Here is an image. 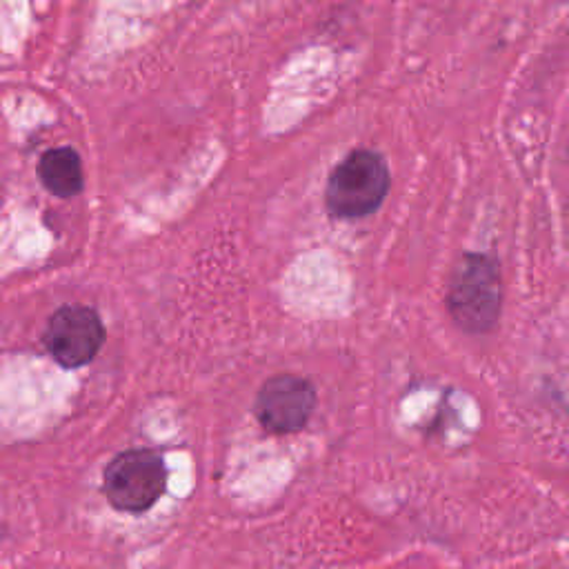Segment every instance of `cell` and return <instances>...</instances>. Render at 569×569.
<instances>
[{
  "label": "cell",
  "instance_id": "cell-5",
  "mask_svg": "<svg viewBox=\"0 0 569 569\" xmlns=\"http://www.w3.org/2000/svg\"><path fill=\"white\" fill-rule=\"evenodd\" d=\"M316 407L313 385L293 373H278L262 382L256 396V418L269 433H296L300 431Z\"/></svg>",
  "mask_w": 569,
  "mask_h": 569
},
{
  "label": "cell",
  "instance_id": "cell-2",
  "mask_svg": "<svg viewBox=\"0 0 569 569\" xmlns=\"http://www.w3.org/2000/svg\"><path fill=\"white\" fill-rule=\"evenodd\" d=\"M387 160L373 149L349 151L329 173L325 207L333 218H367L385 202L389 191Z\"/></svg>",
  "mask_w": 569,
  "mask_h": 569
},
{
  "label": "cell",
  "instance_id": "cell-6",
  "mask_svg": "<svg viewBox=\"0 0 569 569\" xmlns=\"http://www.w3.org/2000/svg\"><path fill=\"white\" fill-rule=\"evenodd\" d=\"M38 178L56 198L78 196L84 187L82 160L73 147L47 149L38 160Z\"/></svg>",
  "mask_w": 569,
  "mask_h": 569
},
{
  "label": "cell",
  "instance_id": "cell-4",
  "mask_svg": "<svg viewBox=\"0 0 569 569\" xmlns=\"http://www.w3.org/2000/svg\"><path fill=\"white\" fill-rule=\"evenodd\" d=\"M104 342V325L93 307L64 305L51 313L42 331L47 353L64 369H78L96 358Z\"/></svg>",
  "mask_w": 569,
  "mask_h": 569
},
{
  "label": "cell",
  "instance_id": "cell-1",
  "mask_svg": "<svg viewBox=\"0 0 569 569\" xmlns=\"http://www.w3.org/2000/svg\"><path fill=\"white\" fill-rule=\"evenodd\" d=\"M502 307L498 262L487 253H462L447 287V309L467 333H487L496 327Z\"/></svg>",
  "mask_w": 569,
  "mask_h": 569
},
{
  "label": "cell",
  "instance_id": "cell-3",
  "mask_svg": "<svg viewBox=\"0 0 569 569\" xmlns=\"http://www.w3.org/2000/svg\"><path fill=\"white\" fill-rule=\"evenodd\" d=\"M167 489L164 458L149 447L116 453L102 471V493L109 505L124 513L151 509Z\"/></svg>",
  "mask_w": 569,
  "mask_h": 569
}]
</instances>
